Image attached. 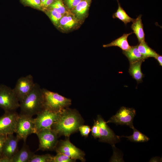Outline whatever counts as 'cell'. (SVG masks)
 <instances>
[{
	"label": "cell",
	"instance_id": "obj_1",
	"mask_svg": "<svg viewBox=\"0 0 162 162\" xmlns=\"http://www.w3.org/2000/svg\"><path fill=\"white\" fill-rule=\"evenodd\" d=\"M82 122L81 117L78 113L66 108L61 112L58 119L52 125L51 128L59 136L63 135L69 137L78 129Z\"/></svg>",
	"mask_w": 162,
	"mask_h": 162
},
{
	"label": "cell",
	"instance_id": "obj_2",
	"mask_svg": "<svg viewBox=\"0 0 162 162\" xmlns=\"http://www.w3.org/2000/svg\"><path fill=\"white\" fill-rule=\"evenodd\" d=\"M20 114L33 116L44 109L42 89L37 83L32 90L20 102Z\"/></svg>",
	"mask_w": 162,
	"mask_h": 162
},
{
	"label": "cell",
	"instance_id": "obj_3",
	"mask_svg": "<svg viewBox=\"0 0 162 162\" xmlns=\"http://www.w3.org/2000/svg\"><path fill=\"white\" fill-rule=\"evenodd\" d=\"M44 108L56 112H60L71 104L70 99L58 93L42 88Z\"/></svg>",
	"mask_w": 162,
	"mask_h": 162
},
{
	"label": "cell",
	"instance_id": "obj_4",
	"mask_svg": "<svg viewBox=\"0 0 162 162\" xmlns=\"http://www.w3.org/2000/svg\"><path fill=\"white\" fill-rule=\"evenodd\" d=\"M20 107V102L13 89L0 84V108L4 112L16 111Z\"/></svg>",
	"mask_w": 162,
	"mask_h": 162
},
{
	"label": "cell",
	"instance_id": "obj_5",
	"mask_svg": "<svg viewBox=\"0 0 162 162\" xmlns=\"http://www.w3.org/2000/svg\"><path fill=\"white\" fill-rule=\"evenodd\" d=\"M36 132L34 118L32 116L19 114L15 132L17 137L26 142L28 136Z\"/></svg>",
	"mask_w": 162,
	"mask_h": 162
},
{
	"label": "cell",
	"instance_id": "obj_6",
	"mask_svg": "<svg viewBox=\"0 0 162 162\" xmlns=\"http://www.w3.org/2000/svg\"><path fill=\"white\" fill-rule=\"evenodd\" d=\"M35 134L39 140V147L37 151L55 150L58 142L59 135L52 128L37 131Z\"/></svg>",
	"mask_w": 162,
	"mask_h": 162
},
{
	"label": "cell",
	"instance_id": "obj_7",
	"mask_svg": "<svg viewBox=\"0 0 162 162\" xmlns=\"http://www.w3.org/2000/svg\"><path fill=\"white\" fill-rule=\"evenodd\" d=\"M60 112L44 109L38 113L34 118L36 132L44 129L51 128L52 125L58 119Z\"/></svg>",
	"mask_w": 162,
	"mask_h": 162
},
{
	"label": "cell",
	"instance_id": "obj_8",
	"mask_svg": "<svg viewBox=\"0 0 162 162\" xmlns=\"http://www.w3.org/2000/svg\"><path fill=\"white\" fill-rule=\"evenodd\" d=\"M19 116L16 111L4 112L0 117V134L7 136L15 133Z\"/></svg>",
	"mask_w": 162,
	"mask_h": 162
},
{
	"label": "cell",
	"instance_id": "obj_9",
	"mask_svg": "<svg viewBox=\"0 0 162 162\" xmlns=\"http://www.w3.org/2000/svg\"><path fill=\"white\" fill-rule=\"evenodd\" d=\"M135 115L136 111L134 108L122 106L106 123H113L116 125H125L132 129L134 127L133 120Z\"/></svg>",
	"mask_w": 162,
	"mask_h": 162
},
{
	"label": "cell",
	"instance_id": "obj_10",
	"mask_svg": "<svg viewBox=\"0 0 162 162\" xmlns=\"http://www.w3.org/2000/svg\"><path fill=\"white\" fill-rule=\"evenodd\" d=\"M57 153L63 154L74 159L85 160L84 153L72 144L69 140H61L57 144L55 150Z\"/></svg>",
	"mask_w": 162,
	"mask_h": 162
},
{
	"label": "cell",
	"instance_id": "obj_11",
	"mask_svg": "<svg viewBox=\"0 0 162 162\" xmlns=\"http://www.w3.org/2000/svg\"><path fill=\"white\" fill-rule=\"evenodd\" d=\"M35 83L30 74L19 78L13 89L20 102L32 90Z\"/></svg>",
	"mask_w": 162,
	"mask_h": 162
},
{
	"label": "cell",
	"instance_id": "obj_12",
	"mask_svg": "<svg viewBox=\"0 0 162 162\" xmlns=\"http://www.w3.org/2000/svg\"><path fill=\"white\" fill-rule=\"evenodd\" d=\"M96 120L99 127V141L113 145L120 141V136L116 135L101 116L98 115Z\"/></svg>",
	"mask_w": 162,
	"mask_h": 162
},
{
	"label": "cell",
	"instance_id": "obj_13",
	"mask_svg": "<svg viewBox=\"0 0 162 162\" xmlns=\"http://www.w3.org/2000/svg\"><path fill=\"white\" fill-rule=\"evenodd\" d=\"M13 134L7 136L2 153V157L10 159L11 162V159L18 151V142L20 140Z\"/></svg>",
	"mask_w": 162,
	"mask_h": 162
},
{
	"label": "cell",
	"instance_id": "obj_14",
	"mask_svg": "<svg viewBox=\"0 0 162 162\" xmlns=\"http://www.w3.org/2000/svg\"><path fill=\"white\" fill-rule=\"evenodd\" d=\"M34 154L24 142L21 149L18 150L11 159V162H29Z\"/></svg>",
	"mask_w": 162,
	"mask_h": 162
},
{
	"label": "cell",
	"instance_id": "obj_15",
	"mask_svg": "<svg viewBox=\"0 0 162 162\" xmlns=\"http://www.w3.org/2000/svg\"><path fill=\"white\" fill-rule=\"evenodd\" d=\"M142 61H140L130 63L129 72L133 78L136 80L138 83L141 82L144 75L141 70Z\"/></svg>",
	"mask_w": 162,
	"mask_h": 162
},
{
	"label": "cell",
	"instance_id": "obj_16",
	"mask_svg": "<svg viewBox=\"0 0 162 162\" xmlns=\"http://www.w3.org/2000/svg\"><path fill=\"white\" fill-rule=\"evenodd\" d=\"M133 33L124 34L120 37L112 41L111 43L103 45L104 47H107L113 46H118L123 51H127L129 50L131 47L128 42V36Z\"/></svg>",
	"mask_w": 162,
	"mask_h": 162
},
{
	"label": "cell",
	"instance_id": "obj_17",
	"mask_svg": "<svg viewBox=\"0 0 162 162\" xmlns=\"http://www.w3.org/2000/svg\"><path fill=\"white\" fill-rule=\"evenodd\" d=\"M142 15H139L133 22L131 28L136 35L139 43L145 41V34L143 29V24L141 19Z\"/></svg>",
	"mask_w": 162,
	"mask_h": 162
},
{
	"label": "cell",
	"instance_id": "obj_18",
	"mask_svg": "<svg viewBox=\"0 0 162 162\" xmlns=\"http://www.w3.org/2000/svg\"><path fill=\"white\" fill-rule=\"evenodd\" d=\"M122 52L127 58L130 63L140 61L144 62L146 59L139 52L137 45L131 46L129 50L127 51H123Z\"/></svg>",
	"mask_w": 162,
	"mask_h": 162
},
{
	"label": "cell",
	"instance_id": "obj_19",
	"mask_svg": "<svg viewBox=\"0 0 162 162\" xmlns=\"http://www.w3.org/2000/svg\"><path fill=\"white\" fill-rule=\"evenodd\" d=\"M77 20L74 16L67 14L62 16L59 21V25L62 28L69 30L76 25L78 22Z\"/></svg>",
	"mask_w": 162,
	"mask_h": 162
},
{
	"label": "cell",
	"instance_id": "obj_20",
	"mask_svg": "<svg viewBox=\"0 0 162 162\" xmlns=\"http://www.w3.org/2000/svg\"><path fill=\"white\" fill-rule=\"evenodd\" d=\"M92 0H81L72 9L76 17L78 19L83 18L85 15L90 6Z\"/></svg>",
	"mask_w": 162,
	"mask_h": 162
},
{
	"label": "cell",
	"instance_id": "obj_21",
	"mask_svg": "<svg viewBox=\"0 0 162 162\" xmlns=\"http://www.w3.org/2000/svg\"><path fill=\"white\" fill-rule=\"evenodd\" d=\"M139 43L137 45L138 50L146 59L149 57L155 58L158 54L150 48L145 41Z\"/></svg>",
	"mask_w": 162,
	"mask_h": 162
},
{
	"label": "cell",
	"instance_id": "obj_22",
	"mask_svg": "<svg viewBox=\"0 0 162 162\" xmlns=\"http://www.w3.org/2000/svg\"><path fill=\"white\" fill-rule=\"evenodd\" d=\"M112 17L114 18H118L126 25L130 22H133L135 20V19L131 18L127 14L118 2V8L116 11L113 15Z\"/></svg>",
	"mask_w": 162,
	"mask_h": 162
},
{
	"label": "cell",
	"instance_id": "obj_23",
	"mask_svg": "<svg viewBox=\"0 0 162 162\" xmlns=\"http://www.w3.org/2000/svg\"><path fill=\"white\" fill-rule=\"evenodd\" d=\"M132 129L134 131L132 135L123 136L128 138L131 142H147L149 140L148 136L136 129L134 127Z\"/></svg>",
	"mask_w": 162,
	"mask_h": 162
},
{
	"label": "cell",
	"instance_id": "obj_24",
	"mask_svg": "<svg viewBox=\"0 0 162 162\" xmlns=\"http://www.w3.org/2000/svg\"><path fill=\"white\" fill-rule=\"evenodd\" d=\"M51 10L62 14L67 13L66 8L62 0H56L49 6Z\"/></svg>",
	"mask_w": 162,
	"mask_h": 162
},
{
	"label": "cell",
	"instance_id": "obj_25",
	"mask_svg": "<svg viewBox=\"0 0 162 162\" xmlns=\"http://www.w3.org/2000/svg\"><path fill=\"white\" fill-rule=\"evenodd\" d=\"M53 156L49 154L38 155L34 154L29 162H51Z\"/></svg>",
	"mask_w": 162,
	"mask_h": 162
},
{
	"label": "cell",
	"instance_id": "obj_26",
	"mask_svg": "<svg viewBox=\"0 0 162 162\" xmlns=\"http://www.w3.org/2000/svg\"><path fill=\"white\" fill-rule=\"evenodd\" d=\"M75 161L74 159L63 154L57 153L55 156H53L51 162H72Z\"/></svg>",
	"mask_w": 162,
	"mask_h": 162
},
{
	"label": "cell",
	"instance_id": "obj_27",
	"mask_svg": "<svg viewBox=\"0 0 162 162\" xmlns=\"http://www.w3.org/2000/svg\"><path fill=\"white\" fill-rule=\"evenodd\" d=\"M63 15L53 10L50 11V17L53 22L56 25L59 24V22Z\"/></svg>",
	"mask_w": 162,
	"mask_h": 162
},
{
	"label": "cell",
	"instance_id": "obj_28",
	"mask_svg": "<svg viewBox=\"0 0 162 162\" xmlns=\"http://www.w3.org/2000/svg\"><path fill=\"white\" fill-rule=\"evenodd\" d=\"M78 129L81 135L85 137L87 136L91 130L90 127L87 125H81Z\"/></svg>",
	"mask_w": 162,
	"mask_h": 162
},
{
	"label": "cell",
	"instance_id": "obj_29",
	"mask_svg": "<svg viewBox=\"0 0 162 162\" xmlns=\"http://www.w3.org/2000/svg\"><path fill=\"white\" fill-rule=\"evenodd\" d=\"M25 3L37 8L41 6L40 0H22Z\"/></svg>",
	"mask_w": 162,
	"mask_h": 162
},
{
	"label": "cell",
	"instance_id": "obj_30",
	"mask_svg": "<svg viewBox=\"0 0 162 162\" xmlns=\"http://www.w3.org/2000/svg\"><path fill=\"white\" fill-rule=\"evenodd\" d=\"M81 0H65L64 2L68 8L74 9Z\"/></svg>",
	"mask_w": 162,
	"mask_h": 162
},
{
	"label": "cell",
	"instance_id": "obj_31",
	"mask_svg": "<svg viewBox=\"0 0 162 162\" xmlns=\"http://www.w3.org/2000/svg\"><path fill=\"white\" fill-rule=\"evenodd\" d=\"M92 135L95 138L99 137V127L97 120L94 121V123L92 129Z\"/></svg>",
	"mask_w": 162,
	"mask_h": 162
},
{
	"label": "cell",
	"instance_id": "obj_32",
	"mask_svg": "<svg viewBox=\"0 0 162 162\" xmlns=\"http://www.w3.org/2000/svg\"><path fill=\"white\" fill-rule=\"evenodd\" d=\"M7 136L0 134V158L2 157V151Z\"/></svg>",
	"mask_w": 162,
	"mask_h": 162
},
{
	"label": "cell",
	"instance_id": "obj_33",
	"mask_svg": "<svg viewBox=\"0 0 162 162\" xmlns=\"http://www.w3.org/2000/svg\"><path fill=\"white\" fill-rule=\"evenodd\" d=\"M56 0H46L44 4V7H47L50 6Z\"/></svg>",
	"mask_w": 162,
	"mask_h": 162
},
{
	"label": "cell",
	"instance_id": "obj_34",
	"mask_svg": "<svg viewBox=\"0 0 162 162\" xmlns=\"http://www.w3.org/2000/svg\"><path fill=\"white\" fill-rule=\"evenodd\" d=\"M158 62L159 65L162 66V56L160 55L159 54L155 58Z\"/></svg>",
	"mask_w": 162,
	"mask_h": 162
},
{
	"label": "cell",
	"instance_id": "obj_35",
	"mask_svg": "<svg viewBox=\"0 0 162 162\" xmlns=\"http://www.w3.org/2000/svg\"><path fill=\"white\" fill-rule=\"evenodd\" d=\"M161 160V158L159 157H155L152 158L150 160V162H158Z\"/></svg>",
	"mask_w": 162,
	"mask_h": 162
}]
</instances>
